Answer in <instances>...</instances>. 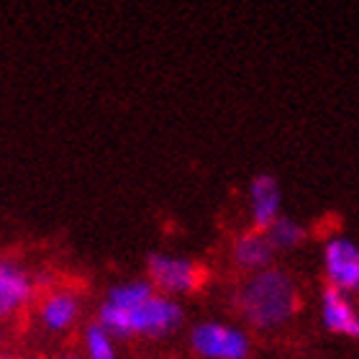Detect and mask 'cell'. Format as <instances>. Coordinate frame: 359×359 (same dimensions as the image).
Returning <instances> with one entry per match:
<instances>
[{
    "label": "cell",
    "mask_w": 359,
    "mask_h": 359,
    "mask_svg": "<svg viewBox=\"0 0 359 359\" xmlns=\"http://www.w3.org/2000/svg\"><path fill=\"white\" fill-rule=\"evenodd\" d=\"M0 341H3V331H0Z\"/></svg>",
    "instance_id": "5bb4252c"
},
{
    "label": "cell",
    "mask_w": 359,
    "mask_h": 359,
    "mask_svg": "<svg viewBox=\"0 0 359 359\" xmlns=\"http://www.w3.org/2000/svg\"><path fill=\"white\" fill-rule=\"evenodd\" d=\"M321 321L331 334L359 339V306L352 295L326 287L321 295Z\"/></svg>",
    "instance_id": "9c48e42d"
},
{
    "label": "cell",
    "mask_w": 359,
    "mask_h": 359,
    "mask_svg": "<svg viewBox=\"0 0 359 359\" xmlns=\"http://www.w3.org/2000/svg\"><path fill=\"white\" fill-rule=\"evenodd\" d=\"M187 341L198 359H249L252 354V339L247 331L226 321L195 323Z\"/></svg>",
    "instance_id": "277c9868"
},
{
    "label": "cell",
    "mask_w": 359,
    "mask_h": 359,
    "mask_svg": "<svg viewBox=\"0 0 359 359\" xmlns=\"http://www.w3.org/2000/svg\"><path fill=\"white\" fill-rule=\"evenodd\" d=\"M272 259H275V247H272L267 233L259 229H249L233 239L231 262L241 272H247V275L262 272V269L272 267Z\"/></svg>",
    "instance_id": "30bf717a"
},
{
    "label": "cell",
    "mask_w": 359,
    "mask_h": 359,
    "mask_svg": "<svg viewBox=\"0 0 359 359\" xmlns=\"http://www.w3.org/2000/svg\"><path fill=\"white\" fill-rule=\"evenodd\" d=\"M54 359H85L83 354H75V352H65L60 354V357H54Z\"/></svg>",
    "instance_id": "4fadbf2b"
},
{
    "label": "cell",
    "mask_w": 359,
    "mask_h": 359,
    "mask_svg": "<svg viewBox=\"0 0 359 359\" xmlns=\"http://www.w3.org/2000/svg\"><path fill=\"white\" fill-rule=\"evenodd\" d=\"M147 275L154 290L175 300L193 295L205 283V272L195 259L170 252H154L147 259Z\"/></svg>",
    "instance_id": "3957f363"
},
{
    "label": "cell",
    "mask_w": 359,
    "mask_h": 359,
    "mask_svg": "<svg viewBox=\"0 0 359 359\" xmlns=\"http://www.w3.org/2000/svg\"><path fill=\"white\" fill-rule=\"evenodd\" d=\"M83 318V295L72 285H54L41 292L34 306V321L44 334H69Z\"/></svg>",
    "instance_id": "5b68a950"
},
{
    "label": "cell",
    "mask_w": 359,
    "mask_h": 359,
    "mask_svg": "<svg viewBox=\"0 0 359 359\" xmlns=\"http://www.w3.org/2000/svg\"><path fill=\"white\" fill-rule=\"evenodd\" d=\"M39 280L13 257H0V321H13L36 303Z\"/></svg>",
    "instance_id": "8992f818"
},
{
    "label": "cell",
    "mask_w": 359,
    "mask_h": 359,
    "mask_svg": "<svg viewBox=\"0 0 359 359\" xmlns=\"http://www.w3.org/2000/svg\"><path fill=\"white\" fill-rule=\"evenodd\" d=\"M323 275L334 290L359 295V244L346 236H331L323 247Z\"/></svg>",
    "instance_id": "52a82bcc"
},
{
    "label": "cell",
    "mask_w": 359,
    "mask_h": 359,
    "mask_svg": "<svg viewBox=\"0 0 359 359\" xmlns=\"http://www.w3.org/2000/svg\"><path fill=\"white\" fill-rule=\"evenodd\" d=\"M83 357L85 359H121L118 339L103 323H90L83 331Z\"/></svg>",
    "instance_id": "8fae6325"
},
{
    "label": "cell",
    "mask_w": 359,
    "mask_h": 359,
    "mask_svg": "<svg viewBox=\"0 0 359 359\" xmlns=\"http://www.w3.org/2000/svg\"><path fill=\"white\" fill-rule=\"evenodd\" d=\"M0 359H3V357H0Z\"/></svg>",
    "instance_id": "9a60e30c"
},
{
    "label": "cell",
    "mask_w": 359,
    "mask_h": 359,
    "mask_svg": "<svg viewBox=\"0 0 359 359\" xmlns=\"http://www.w3.org/2000/svg\"><path fill=\"white\" fill-rule=\"evenodd\" d=\"M185 321L180 300L167 298L151 287L149 280H123L108 287L97 306V323L116 339H159L172 337Z\"/></svg>",
    "instance_id": "6da1fadb"
},
{
    "label": "cell",
    "mask_w": 359,
    "mask_h": 359,
    "mask_svg": "<svg viewBox=\"0 0 359 359\" xmlns=\"http://www.w3.org/2000/svg\"><path fill=\"white\" fill-rule=\"evenodd\" d=\"M249 216L259 231H267L283 216V190L272 175H257L249 182Z\"/></svg>",
    "instance_id": "ba28073f"
},
{
    "label": "cell",
    "mask_w": 359,
    "mask_h": 359,
    "mask_svg": "<svg viewBox=\"0 0 359 359\" xmlns=\"http://www.w3.org/2000/svg\"><path fill=\"white\" fill-rule=\"evenodd\" d=\"M233 306L252 329L277 331L298 313L300 292L295 280L285 269L267 267L247 275V280L236 287Z\"/></svg>",
    "instance_id": "7a4b0ae2"
},
{
    "label": "cell",
    "mask_w": 359,
    "mask_h": 359,
    "mask_svg": "<svg viewBox=\"0 0 359 359\" xmlns=\"http://www.w3.org/2000/svg\"><path fill=\"white\" fill-rule=\"evenodd\" d=\"M264 233L269 236V241H272L275 252H290V249L300 247V244L306 241V236H308L306 226L298 224L295 218H287V216L277 218L275 224L269 226Z\"/></svg>",
    "instance_id": "7c38bea8"
}]
</instances>
